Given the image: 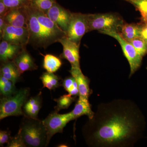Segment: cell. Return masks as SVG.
Instances as JSON below:
<instances>
[{
	"mask_svg": "<svg viewBox=\"0 0 147 147\" xmlns=\"http://www.w3.org/2000/svg\"><path fill=\"white\" fill-rule=\"evenodd\" d=\"M1 36L3 40L14 45L25 47L30 42L28 28L13 26L6 24Z\"/></svg>",
	"mask_w": 147,
	"mask_h": 147,
	"instance_id": "cell-9",
	"label": "cell"
},
{
	"mask_svg": "<svg viewBox=\"0 0 147 147\" xmlns=\"http://www.w3.org/2000/svg\"><path fill=\"white\" fill-rule=\"evenodd\" d=\"M101 34L114 38L119 43L124 55L129 63L130 70L129 78H130L140 68L142 65L143 57L139 55L131 43L124 39L118 33L110 31L104 32Z\"/></svg>",
	"mask_w": 147,
	"mask_h": 147,
	"instance_id": "cell-6",
	"label": "cell"
},
{
	"mask_svg": "<svg viewBox=\"0 0 147 147\" xmlns=\"http://www.w3.org/2000/svg\"><path fill=\"white\" fill-rule=\"evenodd\" d=\"M58 42L63 47V52L61 58L67 60L71 67L80 68L79 46L80 45L70 40L67 36L62 38Z\"/></svg>",
	"mask_w": 147,
	"mask_h": 147,
	"instance_id": "cell-10",
	"label": "cell"
},
{
	"mask_svg": "<svg viewBox=\"0 0 147 147\" xmlns=\"http://www.w3.org/2000/svg\"><path fill=\"white\" fill-rule=\"evenodd\" d=\"M17 134L26 147H47V131L43 121L24 116Z\"/></svg>",
	"mask_w": 147,
	"mask_h": 147,
	"instance_id": "cell-2",
	"label": "cell"
},
{
	"mask_svg": "<svg viewBox=\"0 0 147 147\" xmlns=\"http://www.w3.org/2000/svg\"><path fill=\"white\" fill-rule=\"evenodd\" d=\"M54 111L50 113L43 120L47 134V146L51 138L57 133H62L63 129L67 123L74 118L71 112L64 114H59Z\"/></svg>",
	"mask_w": 147,
	"mask_h": 147,
	"instance_id": "cell-7",
	"label": "cell"
},
{
	"mask_svg": "<svg viewBox=\"0 0 147 147\" xmlns=\"http://www.w3.org/2000/svg\"><path fill=\"white\" fill-rule=\"evenodd\" d=\"M141 29L140 37L143 38L147 43V22H141Z\"/></svg>",
	"mask_w": 147,
	"mask_h": 147,
	"instance_id": "cell-32",
	"label": "cell"
},
{
	"mask_svg": "<svg viewBox=\"0 0 147 147\" xmlns=\"http://www.w3.org/2000/svg\"><path fill=\"white\" fill-rule=\"evenodd\" d=\"M46 14L66 33L71 19V12L56 2Z\"/></svg>",
	"mask_w": 147,
	"mask_h": 147,
	"instance_id": "cell-11",
	"label": "cell"
},
{
	"mask_svg": "<svg viewBox=\"0 0 147 147\" xmlns=\"http://www.w3.org/2000/svg\"><path fill=\"white\" fill-rule=\"evenodd\" d=\"M32 7L33 8L37 18L40 24L45 27L48 31L57 38L59 40L63 37L66 36L65 33L58 26L55 22L52 21L46 13Z\"/></svg>",
	"mask_w": 147,
	"mask_h": 147,
	"instance_id": "cell-14",
	"label": "cell"
},
{
	"mask_svg": "<svg viewBox=\"0 0 147 147\" xmlns=\"http://www.w3.org/2000/svg\"><path fill=\"white\" fill-rule=\"evenodd\" d=\"M28 28L30 33V42L38 47L45 48L59 39L48 31L38 21L33 8L30 5L28 7Z\"/></svg>",
	"mask_w": 147,
	"mask_h": 147,
	"instance_id": "cell-4",
	"label": "cell"
},
{
	"mask_svg": "<svg viewBox=\"0 0 147 147\" xmlns=\"http://www.w3.org/2000/svg\"><path fill=\"white\" fill-rule=\"evenodd\" d=\"M2 63L1 67V76L16 84L21 74L16 65L13 61Z\"/></svg>",
	"mask_w": 147,
	"mask_h": 147,
	"instance_id": "cell-20",
	"label": "cell"
},
{
	"mask_svg": "<svg viewBox=\"0 0 147 147\" xmlns=\"http://www.w3.org/2000/svg\"><path fill=\"white\" fill-rule=\"evenodd\" d=\"M58 147H67V145L65 144H61L59 146H58Z\"/></svg>",
	"mask_w": 147,
	"mask_h": 147,
	"instance_id": "cell-35",
	"label": "cell"
},
{
	"mask_svg": "<svg viewBox=\"0 0 147 147\" xmlns=\"http://www.w3.org/2000/svg\"><path fill=\"white\" fill-rule=\"evenodd\" d=\"M11 132L9 130H1L0 131V146H3L4 144H7L11 138Z\"/></svg>",
	"mask_w": 147,
	"mask_h": 147,
	"instance_id": "cell-31",
	"label": "cell"
},
{
	"mask_svg": "<svg viewBox=\"0 0 147 147\" xmlns=\"http://www.w3.org/2000/svg\"><path fill=\"white\" fill-rule=\"evenodd\" d=\"M132 5L136 10L139 11L142 16V21L147 22V0H122Z\"/></svg>",
	"mask_w": 147,
	"mask_h": 147,
	"instance_id": "cell-26",
	"label": "cell"
},
{
	"mask_svg": "<svg viewBox=\"0 0 147 147\" xmlns=\"http://www.w3.org/2000/svg\"><path fill=\"white\" fill-rule=\"evenodd\" d=\"M88 32L87 14L72 13L66 36L71 41L80 45L81 40L85 34Z\"/></svg>",
	"mask_w": 147,
	"mask_h": 147,
	"instance_id": "cell-8",
	"label": "cell"
},
{
	"mask_svg": "<svg viewBox=\"0 0 147 147\" xmlns=\"http://www.w3.org/2000/svg\"><path fill=\"white\" fill-rule=\"evenodd\" d=\"M6 24L4 18L1 16L0 17V32H1V34L2 33L3 30Z\"/></svg>",
	"mask_w": 147,
	"mask_h": 147,
	"instance_id": "cell-34",
	"label": "cell"
},
{
	"mask_svg": "<svg viewBox=\"0 0 147 147\" xmlns=\"http://www.w3.org/2000/svg\"><path fill=\"white\" fill-rule=\"evenodd\" d=\"M56 2V0H32L30 5L46 13Z\"/></svg>",
	"mask_w": 147,
	"mask_h": 147,
	"instance_id": "cell-27",
	"label": "cell"
},
{
	"mask_svg": "<svg viewBox=\"0 0 147 147\" xmlns=\"http://www.w3.org/2000/svg\"><path fill=\"white\" fill-rule=\"evenodd\" d=\"M10 9L22 8L30 5L32 0H1Z\"/></svg>",
	"mask_w": 147,
	"mask_h": 147,
	"instance_id": "cell-29",
	"label": "cell"
},
{
	"mask_svg": "<svg viewBox=\"0 0 147 147\" xmlns=\"http://www.w3.org/2000/svg\"><path fill=\"white\" fill-rule=\"evenodd\" d=\"M71 76L76 80L79 90V96L88 99L91 94L90 88V80L82 73L81 68L71 67L69 71Z\"/></svg>",
	"mask_w": 147,
	"mask_h": 147,
	"instance_id": "cell-13",
	"label": "cell"
},
{
	"mask_svg": "<svg viewBox=\"0 0 147 147\" xmlns=\"http://www.w3.org/2000/svg\"><path fill=\"white\" fill-rule=\"evenodd\" d=\"M91 108L88 99L79 96L75 107L71 111L74 119L84 115L88 116L89 119H92L94 115V112L92 110Z\"/></svg>",
	"mask_w": 147,
	"mask_h": 147,
	"instance_id": "cell-18",
	"label": "cell"
},
{
	"mask_svg": "<svg viewBox=\"0 0 147 147\" xmlns=\"http://www.w3.org/2000/svg\"><path fill=\"white\" fill-rule=\"evenodd\" d=\"M30 94V89L24 88L11 95L3 96L0 102V119L11 116H24L23 107Z\"/></svg>",
	"mask_w": 147,
	"mask_h": 147,
	"instance_id": "cell-5",
	"label": "cell"
},
{
	"mask_svg": "<svg viewBox=\"0 0 147 147\" xmlns=\"http://www.w3.org/2000/svg\"><path fill=\"white\" fill-rule=\"evenodd\" d=\"M6 147H26V146L21 137L17 134L14 137H11Z\"/></svg>",
	"mask_w": 147,
	"mask_h": 147,
	"instance_id": "cell-30",
	"label": "cell"
},
{
	"mask_svg": "<svg viewBox=\"0 0 147 147\" xmlns=\"http://www.w3.org/2000/svg\"><path fill=\"white\" fill-rule=\"evenodd\" d=\"M42 92L29 98L23 107L24 116L33 119H38V114L42 107Z\"/></svg>",
	"mask_w": 147,
	"mask_h": 147,
	"instance_id": "cell-16",
	"label": "cell"
},
{
	"mask_svg": "<svg viewBox=\"0 0 147 147\" xmlns=\"http://www.w3.org/2000/svg\"><path fill=\"white\" fill-rule=\"evenodd\" d=\"M24 46L14 45L3 40L0 44V59L2 63L12 61L24 49Z\"/></svg>",
	"mask_w": 147,
	"mask_h": 147,
	"instance_id": "cell-17",
	"label": "cell"
},
{
	"mask_svg": "<svg viewBox=\"0 0 147 147\" xmlns=\"http://www.w3.org/2000/svg\"><path fill=\"white\" fill-rule=\"evenodd\" d=\"M15 83L6 79L2 76L0 77V92L3 96H7L14 94L17 90Z\"/></svg>",
	"mask_w": 147,
	"mask_h": 147,
	"instance_id": "cell-23",
	"label": "cell"
},
{
	"mask_svg": "<svg viewBox=\"0 0 147 147\" xmlns=\"http://www.w3.org/2000/svg\"><path fill=\"white\" fill-rule=\"evenodd\" d=\"M144 127V116L134 101L117 99L98 105L82 131L89 147H131L142 137Z\"/></svg>",
	"mask_w": 147,
	"mask_h": 147,
	"instance_id": "cell-1",
	"label": "cell"
},
{
	"mask_svg": "<svg viewBox=\"0 0 147 147\" xmlns=\"http://www.w3.org/2000/svg\"><path fill=\"white\" fill-rule=\"evenodd\" d=\"M42 81L43 88H46L48 89L54 90L61 86L59 82L60 78L54 73L44 72L40 77Z\"/></svg>",
	"mask_w": 147,
	"mask_h": 147,
	"instance_id": "cell-22",
	"label": "cell"
},
{
	"mask_svg": "<svg viewBox=\"0 0 147 147\" xmlns=\"http://www.w3.org/2000/svg\"><path fill=\"white\" fill-rule=\"evenodd\" d=\"M76 96H73L69 94L61 96L58 98L54 99L57 105L54 108L55 112L59 113L60 110L67 109L76 100Z\"/></svg>",
	"mask_w": 147,
	"mask_h": 147,
	"instance_id": "cell-24",
	"label": "cell"
},
{
	"mask_svg": "<svg viewBox=\"0 0 147 147\" xmlns=\"http://www.w3.org/2000/svg\"><path fill=\"white\" fill-rule=\"evenodd\" d=\"M128 42L133 45L137 53L143 57L147 54V43L142 38H135Z\"/></svg>",
	"mask_w": 147,
	"mask_h": 147,
	"instance_id": "cell-28",
	"label": "cell"
},
{
	"mask_svg": "<svg viewBox=\"0 0 147 147\" xmlns=\"http://www.w3.org/2000/svg\"><path fill=\"white\" fill-rule=\"evenodd\" d=\"M21 74L25 71L37 69L38 66L31 56L25 48L15 57L12 61Z\"/></svg>",
	"mask_w": 147,
	"mask_h": 147,
	"instance_id": "cell-15",
	"label": "cell"
},
{
	"mask_svg": "<svg viewBox=\"0 0 147 147\" xmlns=\"http://www.w3.org/2000/svg\"><path fill=\"white\" fill-rule=\"evenodd\" d=\"M61 65V61L57 57L49 54L44 56L43 67L47 72L54 73L60 68Z\"/></svg>",
	"mask_w": 147,
	"mask_h": 147,
	"instance_id": "cell-21",
	"label": "cell"
},
{
	"mask_svg": "<svg viewBox=\"0 0 147 147\" xmlns=\"http://www.w3.org/2000/svg\"><path fill=\"white\" fill-rule=\"evenodd\" d=\"M9 9H10V8L7 6L1 0H0V15H1V16L4 18L8 12Z\"/></svg>",
	"mask_w": 147,
	"mask_h": 147,
	"instance_id": "cell-33",
	"label": "cell"
},
{
	"mask_svg": "<svg viewBox=\"0 0 147 147\" xmlns=\"http://www.w3.org/2000/svg\"><path fill=\"white\" fill-rule=\"evenodd\" d=\"M88 32L97 30L100 33L106 32H118L125 23L120 14L116 12L87 14Z\"/></svg>",
	"mask_w": 147,
	"mask_h": 147,
	"instance_id": "cell-3",
	"label": "cell"
},
{
	"mask_svg": "<svg viewBox=\"0 0 147 147\" xmlns=\"http://www.w3.org/2000/svg\"><path fill=\"white\" fill-rule=\"evenodd\" d=\"M141 23L138 24H127L125 23L118 32L124 39L129 42L135 38L140 37Z\"/></svg>",
	"mask_w": 147,
	"mask_h": 147,
	"instance_id": "cell-19",
	"label": "cell"
},
{
	"mask_svg": "<svg viewBox=\"0 0 147 147\" xmlns=\"http://www.w3.org/2000/svg\"><path fill=\"white\" fill-rule=\"evenodd\" d=\"M61 86L69 94L75 96H79L78 85L75 79L72 76L66 77L64 79Z\"/></svg>",
	"mask_w": 147,
	"mask_h": 147,
	"instance_id": "cell-25",
	"label": "cell"
},
{
	"mask_svg": "<svg viewBox=\"0 0 147 147\" xmlns=\"http://www.w3.org/2000/svg\"><path fill=\"white\" fill-rule=\"evenodd\" d=\"M28 7L10 9L4 17L6 24L13 26L28 28Z\"/></svg>",
	"mask_w": 147,
	"mask_h": 147,
	"instance_id": "cell-12",
	"label": "cell"
}]
</instances>
